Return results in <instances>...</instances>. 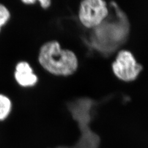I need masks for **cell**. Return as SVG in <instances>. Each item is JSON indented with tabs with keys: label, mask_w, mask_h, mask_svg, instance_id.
Instances as JSON below:
<instances>
[{
	"label": "cell",
	"mask_w": 148,
	"mask_h": 148,
	"mask_svg": "<svg viewBox=\"0 0 148 148\" xmlns=\"http://www.w3.org/2000/svg\"><path fill=\"white\" fill-rule=\"evenodd\" d=\"M38 59L43 69L57 76L71 75L79 66L75 54L69 49H62L56 41L43 45L40 48Z\"/></svg>",
	"instance_id": "6da1fadb"
},
{
	"label": "cell",
	"mask_w": 148,
	"mask_h": 148,
	"mask_svg": "<svg viewBox=\"0 0 148 148\" xmlns=\"http://www.w3.org/2000/svg\"><path fill=\"white\" fill-rule=\"evenodd\" d=\"M127 19L120 11L116 19L108 18L94 29L97 39L94 45L98 49L101 51L112 50L116 49L126 39L128 32Z\"/></svg>",
	"instance_id": "7a4b0ae2"
},
{
	"label": "cell",
	"mask_w": 148,
	"mask_h": 148,
	"mask_svg": "<svg viewBox=\"0 0 148 148\" xmlns=\"http://www.w3.org/2000/svg\"><path fill=\"white\" fill-rule=\"evenodd\" d=\"M109 11L104 1L85 0L79 5V21L85 27L95 28L106 20L109 14Z\"/></svg>",
	"instance_id": "3957f363"
},
{
	"label": "cell",
	"mask_w": 148,
	"mask_h": 148,
	"mask_svg": "<svg viewBox=\"0 0 148 148\" xmlns=\"http://www.w3.org/2000/svg\"><path fill=\"white\" fill-rule=\"evenodd\" d=\"M142 68V66L137 62L132 53L126 50L119 52L112 64V69L115 75L125 82L136 79Z\"/></svg>",
	"instance_id": "277c9868"
},
{
	"label": "cell",
	"mask_w": 148,
	"mask_h": 148,
	"mask_svg": "<svg viewBox=\"0 0 148 148\" xmlns=\"http://www.w3.org/2000/svg\"><path fill=\"white\" fill-rule=\"evenodd\" d=\"M14 77L17 83L24 87L34 86L38 81L36 75L27 62H20L16 64Z\"/></svg>",
	"instance_id": "5b68a950"
},
{
	"label": "cell",
	"mask_w": 148,
	"mask_h": 148,
	"mask_svg": "<svg viewBox=\"0 0 148 148\" xmlns=\"http://www.w3.org/2000/svg\"><path fill=\"white\" fill-rule=\"evenodd\" d=\"M12 110V103L7 96L0 94V121H3L8 117Z\"/></svg>",
	"instance_id": "8992f818"
},
{
	"label": "cell",
	"mask_w": 148,
	"mask_h": 148,
	"mask_svg": "<svg viewBox=\"0 0 148 148\" xmlns=\"http://www.w3.org/2000/svg\"><path fill=\"white\" fill-rule=\"evenodd\" d=\"M11 13L5 5L0 3V32L2 27L5 25L9 21Z\"/></svg>",
	"instance_id": "52a82bcc"
},
{
	"label": "cell",
	"mask_w": 148,
	"mask_h": 148,
	"mask_svg": "<svg viewBox=\"0 0 148 148\" xmlns=\"http://www.w3.org/2000/svg\"><path fill=\"white\" fill-rule=\"evenodd\" d=\"M40 5L44 9L48 8L51 4V1L49 0H40L38 1Z\"/></svg>",
	"instance_id": "ba28073f"
},
{
	"label": "cell",
	"mask_w": 148,
	"mask_h": 148,
	"mask_svg": "<svg viewBox=\"0 0 148 148\" xmlns=\"http://www.w3.org/2000/svg\"><path fill=\"white\" fill-rule=\"evenodd\" d=\"M24 3H25V4H27V5H32V4H33V3H34L36 1H34V0H24V1H22Z\"/></svg>",
	"instance_id": "9c48e42d"
}]
</instances>
